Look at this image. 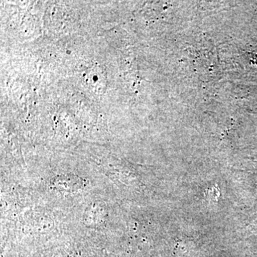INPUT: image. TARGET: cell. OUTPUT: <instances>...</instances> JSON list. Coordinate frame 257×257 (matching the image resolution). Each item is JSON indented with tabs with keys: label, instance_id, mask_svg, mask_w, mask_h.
I'll return each mask as SVG.
<instances>
[{
	"label": "cell",
	"instance_id": "1",
	"mask_svg": "<svg viewBox=\"0 0 257 257\" xmlns=\"http://www.w3.org/2000/svg\"><path fill=\"white\" fill-rule=\"evenodd\" d=\"M84 78L88 87L92 89L94 92H101L105 89L106 75L99 66H94L88 69Z\"/></svg>",
	"mask_w": 257,
	"mask_h": 257
}]
</instances>
